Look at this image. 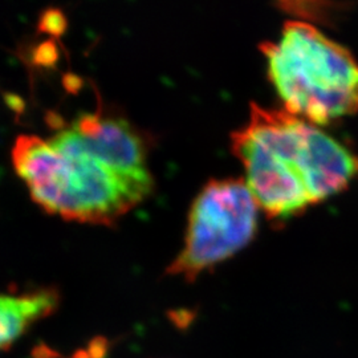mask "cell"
Instances as JSON below:
<instances>
[{
	"instance_id": "obj_1",
	"label": "cell",
	"mask_w": 358,
	"mask_h": 358,
	"mask_svg": "<svg viewBox=\"0 0 358 358\" xmlns=\"http://www.w3.org/2000/svg\"><path fill=\"white\" fill-rule=\"evenodd\" d=\"M231 149L257 206L282 222L345 190L358 173L357 157L316 125L256 103Z\"/></svg>"
},
{
	"instance_id": "obj_2",
	"label": "cell",
	"mask_w": 358,
	"mask_h": 358,
	"mask_svg": "<svg viewBox=\"0 0 358 358\" xmlns=\"http://www.w3.org/2000/svg\"><path fill=\"white\" fill-rule=\"evenodd\" d=\"M13 164L32 199L65 220L112 224L153 192L152 183L124 177L87 152L71 127L50 141L19 136Z\"/></svg>"
},
{
	"instance_id": "obj_3",
	"label": "cell",
	"mask_w": 358,
	"mask_h": 358,
	"mask_svg": "<svg viewBox=\"0 0 358 358\" xmlns=\"http://www.w3.org/2000/svg\"><path fill=\"white\" fill-rule=\"evenodd\" d=\"M284 110L313 125L358 113V63L306 22H288L279 41L260 45Z\"/></svg>"
},
{
	"instance_id": "obj_4",
	"label": "cell",
	"mask_w": 358,
	"mask_h": 358,
	"mask_svg": "<svg viewBox=\"0 0 358 358\" xmlns=\"http://www.w3.org/2000/svg\"><path fill=\"white\" fill-rule=\"evenodd\" d=\"M255 198L242 179L210 180L189 214L185 245L167 275L194 282L250 243L257 230Z\"/></svg>"
},
{
	"instance_id": "obj_5",
	"label": "cell",
	"mask_w": 358,
	"mask_h": 358,
	"mask_svg": "<svg viewBox=\"0 0 358 358\" xmlns=\"http://www.w3.org/2000/svg\"><path fill=\"white\" fill-rule=\"evenodd\" d=\"M81 146L118 174L154 185L141 134L122 117L83 113L71 125Z\"/></svg>"
},
{
	"instance_id": "obj_6",
	"label": "cell",
	"mask_w": 358,
	"mask_h": 358,
	"mask_svg": "<svg viewBox=\"0 0 358 358\" xmlns=\"http://www.w3.org/2000/svg\"><path fill=\"white\" fill-rule=\"evenodd\" d=\"M57 307L59 294L52 288L19 296L0 294V350L10 349L31 325L48 317Z\"/></svg>"
},
{
	"instance_id": "obj_7",
	"label": "cell",
	"mask_w": 358,
	"mask_h": 358,
	"mask_svg": "<svg viewBox=\"0 0 358 358\" xmlns=\"http://www.w3.org/2000/svg\"><path fill=\"white\" fill-rule=\"evenodd\" d=\"M66 27V20L62 13L56 10H50L43 15L41 22H40V28L44 29L45 32H50L53 35H62L64 32Z\"/></svg>"
}]
</instances>
